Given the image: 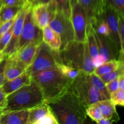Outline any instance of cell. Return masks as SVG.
Instances as JSON below:
<instances>
[{
    "mask_svg": "<svg viewBox=\"0 0 124 124\" xmlns=\"http://www.w3.org/2000/svg\"><path fill=\"white\" fill-rule=\"evenodd\" d=\"M48 105L59 124H82L87 119L86 107L70 88Z\"/></svg>",
    "mask_w": 124,
    "mask_h": 124,
    "instance_id": "obj_1",
    "label": "cell"
},
{
    "mask_svg": "<svg viewBox=\"0 0 124 124\" xmlns=\"http://www.w3.org/2000/svg\"><path fill=\"white\" fill-rule=\"evenodd\" d=\"M31 78L42 89L46 103L49 104L69 89L72 81L64 76L57 67L31 75Z\"/></svg>",
    "mask_w": 124,
    "mask_h": 124,
    "instance_id": "obj_2",
    "label": "cell"
},
{
    "mask_svg": "<svg viewBox=\"0 0 124 124\" xmlns=\"http://www.w3.org/2000/svg\"><path fill=\"white\" fill-rule=\"evenodd\" d=\"M61 62L82 71L85 73H93L94 67L87 41H73L59 52Z\"/></svg>",
    "mask_w": 124,
    "mask_h": 124,
    "instance_id": "obj_3",
    "label": "cell"
},
{
    "mask_svg": "<svg viewBox=\"0 0 124 124\" xmlns=\"http://www.w3.org/2000/svg\"><path fill=\"white\" fill-rule=\"evenodd\" d=\"M45 102L42 89L32 79L29 84L7 96V104L4 110H29Z\"/></svg>",
    "mask_w": 124,
    "mask_h": 124,
    "instance_id": "obj_4",
    "label": "cell"
},
{
    "mask_svg": "<svg viewBox=\"0 0 124 124\" xmlns=\"http://www.w3.org/2000/svg\"><path fill=\"white\" fill-rule=\"evenodd\" d=\"M87 75L80 71L79 76L72 81L69 88L86 108L93 103L105 99L92 84Z\"/></svg>",
    "mask_w": 124,
    "mask_h": 124,
    "instance_id": "obj_5",
    "label": "cell"
},
{
    "mask_svg": "<svg viewBox=\"0 0 124 124\" xmlns=\"http://www.w3.org/2000/svg\"><path fill=\"white\" fill-rule=\"evenodd\" d=\"M58 62H61L59 52L53 50L42 41L39 44L33 61L27 70L31 76L36 73L56 67Z\"/></svg>",
    "mask_w": 124,
    "mask_h": 124,
    "instance_id": "obj_6",
    "label": "cell"
},
{
    "mask_svg": "<svg viewBox=\"0 0 124 124\" xmlns=\"http://www.w3.org/2000/svg\"><path fill=\"white\" fill-rule=\"evenodd\" d=\"M42 41V30L39 28L34 22L31 15V5L27 8L24 18V24L19 41L18 49L25 46L29 42Z\"/></svg>",
    "mask_w": 124,
    "mask_h": 124,
    "instance_id": "obj_7",
    "label": "cell"
},
{
    "mask_svg": "<svg viewBox=\"0 0 124 124\" xmlns=\"http://www.w3.org/2000/svg\"><path fill=\"white\" fill-rule=\"evenodd\" d=\"M48 25L60 36L61 39L60 50L70 42L75 41V34L71 19L62 13L56 12Z\"/></svg>",
    "mask_w": 124,
    "mask_h": 124,
    "instance_id": "obj_8",
    "label": "cell"
},
{
    "mask_svg": "<svg viewBox=\"0 0 124 124\" xmlns=\"http://www.w3.org/2000/svg\"><path fill=\"white\" fill-rule=\"evenodd\" d=\"M70 19L73 28L75 41L85 42L87 41V15L83 7L76 1L71 4Z\"/></svg>",
    "mask_w": 124,
    "mask_h": 124,
    "instance_id": "obj_9",
    "label": "cell"
},
{
    "mask_svg": "<svg viewBox=\"0 0 124 124\" xmlns=\"http://www.w3.org/2000/svg\"><path fill=\"white\" fill-rule=\"evenodd\" d=\"M29 6L22 8L16 16L14 23L12 25L13 30H12L11 39L6 48L2 50V53L4 56V59L10 58L18 51L19 38H20L22 29H23V24H24L25 13Z\"/></svg>",
    "mask_w": 124,
    "mask_h": 124,
    "instance_id": "obj_10",
    "label": "cell"
},
{
    "mask_svg": "<svg viewBox=\"0 0 124 124\" xmlns=\"http://www.w3.org/2000/svg\"><path fill=\"white\" fill-rule=\"evenodd\" d=\"M56 12L55 7L52 2L48 4H36L31 6L33 19L36 25L41 30L48 25Z\"/></svg>",
    "mask_w": 124,
    "mask_h": 124,
    "instance_id": "obj_11",
    "label": "cell"
},
{
    "mask_svg": "<svg viewBox=\"0 0 124 124\" xmlns=\"http://www.w3.org/2000/svg\"><path fill=\"white\" fill-rule=\"evenodd\" d=\"M92 26V25H91ZM93 33L96 41L99 54H102L107 60L119 59V51L108 36L98 33L93 27Z\"/></svg>",
    "mask_w": 124,
    "mask_h": 124,
    "instance_id": "obj_12",
    "label": "cell"
},
{
    "mask_svg": "<svg viewBox=\"0 0 124 124\" xmlns=\"http://www.w3.org/2000/svg\"><path fill=\"white\" fill-rule=\"evenodd\" d=\"M84 9L87 25H93L101 17L105 7L103 0H76Z\"/></svg>",
    "mask_w": 124,
    "mask_h": 124,
    "instance_id": "obj_13",
    "label": "cell"
},
{
    "mask_svg": "<svg viewBox=\"0 0 124 124\" xmlns=\"http://www.w3.org/2000/svg\"><path fill=\"white\" fill-rule=\"evenodd\" d=\"M102 17L107 22L110 30L108 37L111 39L120 53L121 44L118 34V13L110 7H105Z\"/></svg>",
    "mask_w": 124,
    "mask_h": 124,
    "instance_id": "obj_14",
    "label": "cell"
},
{
    "mask_svg": "<svg viewBox=\"0 0 124 124\" xmlns=\"http://www.w3.org/2000/svg\"><path fill=\"white\" fill-rule=\"evenodd\" d=\"M27 67L18 59L10 57L5 59L3 74L5 81H9L15 78L25 71Z\"/></svg>",
    "mask_w": 124,
    "mask_h": 124,
    "instance_id": "obj_15",
    "label": "cell"
},
{
    "mask_svg": "<svg viewBox=\"0 0 124 124\" xmlns=\"http://www.w3.org/2000/svg\"><path fill=\"white\" fill-rule=\"evenodd\" d=\"M29 110H4L0 124H28Z\"/></svg>",
    "mask_w": 124,
    "mask_h": 124,
    "instance_id": "obj_16",
    "label": "cell"
},
{
    "mask_svg": "<svg viewBox=\"0 0 124 124\" xmlns=\"http://www.w3.org/2000/svg\"><path fill=\"white\" fill-rule=\"evenodd\" d=\"M40 43L36 42H29L17 51L16 53L11 57L18 59L28 68L33 61L37 48Z\"/></svg>",
    "mask_w": 124,
    "mask_h": 124,
    "instance_id": "obj_17",
    "label": "cell"
},
{
    "mask_svg": "<svg viewBox=\"0 0 124 124\" xmlns=\"http://www.w3.org/2000/svg\"><path fill=\"white\" fill-rule=\"evenodd\" d=\"M32 81L30 73L26 70L15 78L9 81H5L2 85V88L7 96L19 89L23 86L29 84Z\"/></svg>",
    "mask_w": 124,
    "mask_h": 124,
    "instance_id": "obj_18",
    "label": "cell"
},
{
    "mask_svg": "<svg viewBox=\"0 0 124 124\" xmlns=\"http://www.w3.org/2000/svg\"><path fill=\"white\" fill-rule=\"evenodd\" d=\"M42 41L53 50L59 52L61 46L60 36L49 25L42 29Z\"/></svg>",
    "mask_w": 124,
    "mask_h": 124,
    "instance_id": "obj_19",
    "label": "cell"
},
{
    "mask_svg": "<svg viewBox=\"0 0 124 124\" xmlns=\"http://www.w3.org/2000/svg\"><path fill=\"white\" fill-rule=\"evenodd\" d=\"M50 111L49 105L46 102L29 109L28 124H36Z\"/></svg>",
    "mask_w": 124,
    "mask_h": 124,
    "instance_id": "obj_20",
    "label": "cell"
},
{
    "mask_svg": "<svg viewBox=\"0 0 124 124\" xmlns=\"http://www.w3.org/2000/svg\"><path fill=\"white\" fill-rule=\"evenodd\" d=\"M122 64H124V61L119 59H111L94 69L93 73L98 76H101L111 71L117 70Z\"/></svg>",
    "mask_w": 124,
    "mask_h": 124,
    "instance_id": "obj_21",
    "label": "cell"
},
{
    "mask_svg": "<svg viewBox=\"0 0 124 124\" xmlns=\"http://www.w3.org/2000/svg\"><path fill=\"white\" fill-rule=\"evenodd\" d=\"M23 8L24 7L8 6H1L0 7V25L8 21L15 18Z\"/></svg>",
    "mask_w": 124,
    "mask_h": 124,
    "instance_id": "obj_22",
    "label": "cell"
},
{
    "mask_svg": "<svg viewBox=\"0 0 124 124\" xmlns=\"http://www.w3.org/2000/svg\"><path fill=\"white\" fill-rule=\"evenodd\" d=\"M102 113L103 117L111 119L116 115V106L111 102L110 99H105L96 102Z\"/></svg>",
    "mask_w": 124,
    "mask_h": 124,
    "instance_id": "obj_23",
    "label": "cell"
},
{
    "mask_svg": "<svg viewBox=\"0 0 124 124\" xmlns=\"http://www.w3.org/2000/svg\"><path fill=\"white\" fill-rule=\"evenodd\" d=\"M88 78L94 88L101 93L105 99H110V94L108 92L105 87V84L101 80V79L96 75L94 73L88 74Z\"/></svg>",
    "mask_w": 124,
    "mask_h": 124,
    "instance_id": "obj_24",
    "label": "cell"
},
{
    "mask_svg": "<svg viewBox=\"0 0 124 124\" xmlns=\"http://www.w3.org/2000/svg\"><path fill=\"white\" fill-rule=\"evenodd\" d=\"M52 2L57 12L62 13L67 18L71 17V4L70 0H52Z\"/></svg>",
    "mask_w": 124,
    "mask_h": 124,
    "instance_id": "obj_25",
    "label": "cell"
},
{
    "mask_svg": "<svg viewBox=\"0 0 124 124\" xmlns=\"http://www.w3.org/2000/svg\"><path fill=\"white\" fill-rule=\"evenodd\" d=\"M87 42L88 49L92 59H94L98 55V48L96 41L93 33V29L91 25H87Z\"/></svg>",
    "mask_w": 124,
    "mask_h": 124,
    "instance_id": "obj_26",
    "label": "cell"
},
{
    "mask_svg": "<svg viewBox=\"0 0 124 124\" xmlns=\"http://www.w3.org/2000/svg\"><path fill=\"white\" fill-rule=\"evenodd\" d=\"M56 67L64 76L71 81H73L76 79L80 73V70L71 67L62 62L57 63Z\"/></svg>",
    "mask_w": 124,
    "mask_h": 124,
    "instance_id": "obj_27",
    "label": "cell"
},
{
    "mask_svg": "<svg viewBox=\"0 0 124 124\" xmlns=\"http://www.w3.org/2000/svg\"><path fill=\"white\" fill-rule=\"evenodd\" d=\"M86 115L88 116L93 121L97 122L103 117L102 113L100 108L96 102L88 105L85 109Z\"/></svg>",
    "mask_w": 124,
    "mask_h": 124,
    "instance_id": "obj_28",
    "label": "cell"
},
{
    "mask_svg": "<svg viewBox=\"0 0 124 124\" xmlns=\"http://www.w3.org/2000/svg\"><path fill=\"white\" fill-rule=\"evenodd\" d=\"M124 16L120 15L118 14V34L121 44V50L119 53V60L124 61Z\"/></svg>",
    "mask_w": 124,
    "mask_h": 124,
    "instance_id": "obj_29",
    "label": "cell"
},
{
    "mask_svg": "<svg viewBox=\"0 0 124 124\" xmlns=\"http://www.w3.org/2000/svg\"><path fill=\"white\" fill-rule=\"evenodd\" d=\"M104 7H110L124 16V0H103Z\"/></svg>",
    "mask_w": 124,
    "mask_h": 124,
    "instance_id": "obj_30",
    "label": "cell"
},
{
    "mask_svg": "<svg viewBox=\"0 0 124 124\" xmlns=\"http://www.w3.org/2000/svg\"><path fill=\"white\" fill-rule=\"evenodd\" d=\"M124 64L121 65L117 70H113L110 72L105 73L104 75H102V76H99L102 81L104 82L105 84H107V82H110V81H112V80L117 79L119 76L122 74H124Z\"/></svg>",
    "mask_w": 124,
    "mask_h": 124,
    "instance_id": "obj_31",
    "label": "cell"
},
{
    "mask_svg": "<svg viewBox=\"0 0 124 124\" xmlns=\"http://www.w3.org/2000/svg\"><path fill=\"white\" fill-rule=\"evenodd\" d=\"M110 99L111 102L116 106H124V90L117 89L110 94Z\"/></svg>",
    "mask_w": 124,
    "mask_h": 124,
    "instance_id": "obj_32",
    "label": "cell"
},
{
    "mask_svg": "<svg viewBox=\"0 0 124 124\" xmlns=\"http://www.w3.org/2000/svg\"><path fill=\"white\" fill-rule=\"evenodd\" d=\"M1 4L2 6L24 7L31 4L29 2V0H1Z\"/></svg>",
    "mask_w": 124,
    "mask_h": 124,
    "instance_id": "obj_33",
    "label": "cell"
},
{
    "mask_svg": "<svg viewBox=\"0 0 124 124\" xmlns=\"http://www.w3.org/2000/svg\"><path fill=\"white\" fill-rule=\"evenodd\" d=\"M36 124H59V122L51 110L41 119L38 121Z\"/></svg>",
    "mask_w": 124,
    "mask_h": 124,
    "instance_id": "obj_34",
    "label": "cell"
},
{
    "mask_svg": "<svg viewBox=\"0 0 124 124\" xmlns=\"http://www.w3.org/2000/svg\"><path fill=\"white\" fill-rule=\"evenodd\" d=\"M12 30H13V27L12 26L0 38V50L1 51L6 48L7 45L9 42L12 35Z\"/></svg>",
    "mask_w": 124,
    "mask_h": 124,
    "instance_id": "obj_35",
    "label": "cell"
},
{
    "mask_svg": "<svg viewBox=\"0 0 124 124\" xmlns=\"http://www.w3.org/2000/svg\"><path fill=\"white\" fill-rule=\"evenodd\" d=\"M105 87L109 94L115 92L118 89V82H117V78L112 80L110 82L105 84Z\"/></svg>",
    "mask_w": 124,
    "mask_h": 124,
    "instance_id": "obj_36",
    "label": "cell"
},
{
    "mask_svg": "<svg viewBox=\"0 0 124 124\" xmlns=\"http://www.w3.org/2000/svg\"><path fill=\"white\" fill-rule=\"evenodd\" d=\"M15 19V18L8 21L6 22L4 24H2V25H0V38L12 26L13 23H14Z\"/></svg>",
    "mask_w": 124,
    "mask_h": 124,
    "instance_id": "obj_37",
    "label": "cell"
},
{
    "mask_svg": "<svg viewBox=\"0 0 124 124\" xmlns=\"http://www.w3.org/2000/svg\"><path fill=\"white\" fill-rule=\"evenodd\" d=\"M7 104V95L2 90V86H0V108H6Z\"/></svg>",
    "mask_w": 124,
    "mask_h": 124,
    "instance_id": "obj_38",
    "label": "cell"
},
{
    "mask_svg": "<svg viewBox=\"0 0 124 124\" xmlns=\"http://www.w3.org/2000/svg\"><path fill=\"white\" fill-rule=\"evenodd\" d=\"M106 61H107V59L105 58L104 56H103L102 54H98V55L94 59H93V66H94V69H96V68L101 65L102 64H103Z\"/></svg>",
    "mask_w": 124,
    "mask_h": 124,
    "instance_id": "obj_39",
    "label": "cell"
},
{
    "mask_svg": "<svg viewBox=\"0 0 124 124\" xmlns=\"http://www.w3.org/2000/svg\"><path fill=\"white\" fill-rule=\"evenodd\" d=\"M5 59L0 63V86L2 85L3 84L4 82H5V79L4 77L3 74V69H4V65Z\"/></svg>",
    "mask_w": 124,
    "mask_h": 124,
    "instance_id": "obj_40",
    "label": "cell"
},
{
    "mask_svg": "<svg viewBox=\"0 0 124 124\" xmlns=\"http://www.w3.org/2000/svg\"><path fill=\"white\" fill-rule=\"evenodd\" d=\"M119 89L124 90V74H122L117 78Z\"/></svg>",
    "mask_w": 124,
    "mask_h": 124,
    "instance_id": "obj_41",
    "label": "cell"
},
{
    "mask_svg": "<svg viewBox=\"0 0 124 124\" xmlns=\"http://www.w3.org/2000/svg\"><path fill=\"white\" fill-rule=\"evenodd\" d=\"M113 121H111V119H109L102 117L100 120L97 121L96 123L98 124H111L113 122Z\"/></svg>",
    "mask_w": 124,
    "mask_h": 124,
    "instance_id": "obj_42",
    "label": "cell"
},
{
    "mask_svg": "<svg viewBox=\"0 0 124 124\" xmlns=\"http://www.w3.org/2000/svg\"><path fill=\"white\" fill-rule=\"evenodd\" d=\"M52 0H36L35 2L32 5L36 4H48L52 1ZM31 5V6H32Z\"/></svg>",
    "mask_w": 124,
    "mask_h": 124,
    "instance_id": "obj_43",
    "label": "cell"
},
{
    "mask_svg": "<svg viewBox=\"0 0 124 124\" xmlns=\"http://www.w3.org/2000/svg\"><path fill=\"white\" fill-rule=\"evenodd\" d=\"M4 59V56L3 53H2V51L0 50V63L2 62Z\"/></svg>",
    "mask_w": 124,
    "mask_h": 124,
    "instance_id": "obj_44",
    "label": "cell"
},
{
    "mask_svg": "<svg viewBox=\"0 0 124 124\" xmlns=\"http://www.w3.org/2000/svg\"><path fill=\"white\" fill-rule=\"evenodd\" d=\"M4 111V109L0 108V118H1V116H2V114H3Z\"/></svg>",
    "mask_w": 124,
    "mask_h": 124,
    "instance_id": "obj_45",
    "label": "cell"
},
{
    "mask_svg": "<svg viewBox=\"0 0 124 124\" xmlns=\"http://www.w3.org/2000/svg\"><path fill=\"white\" fill-rule=\"evenodd\" d=\"M35 1H36V0H29V2H30V4H31V5L33 4L34 3V2H35Z\"/></svg>",
    "mask_w": 124,
    "mask_h": 124,
    "instance_id": "obj_46",
    "label": "cell"
},
{
    "mask_svg": "<svg viewBox=\"0 0 124 124\" xmlns=\"http://www.w3.org/2000/svg\"><path fill=\"white\" fill-rule=\"evenodd\" d=\"M76 1V0H70V2H71V4H72Z\"/></svg>",
    "mask_w": 124,
    "mask_h": 124,
    "instance_id": "obj_47",
    "label": "cell"
},
{
    "mask_svg": "<svg viewBox=\"0 0 124 124\" xmlns=\"http://www.w3.org/2000/svg\"><path fill=\"white\" fill-rule=\"evenodd\" d=\"M2 6V4H1V0H0V7Z\"/></svg>",
    "mask_w": 124,
    "mask_h": 124,
    "instance_id": "obj_48",
    "label": "cell"
}]
</instances>
